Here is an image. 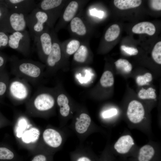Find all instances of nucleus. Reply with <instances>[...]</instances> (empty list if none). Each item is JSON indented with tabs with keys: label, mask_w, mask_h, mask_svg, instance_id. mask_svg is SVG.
<instances>
[{
	"label": "nucleus",
	"mask_w": 161,
	"mask_h": 161,
	"mask_svg": "<svg viewBox=\"0 0 161 161\" xmlns=\"http://www.w3.org/2000/svg\"><path fill=\"white\" fill-rule=\"evenodd\" d=\"M11 72L15 77L23 79L34 86L40 81L45 66L30 60L20 59L15 55L9 58Z\"/></svg>",
	"instance_id": "1"
},
{
	"label": "nucleus",
	"mask_w": 161,
	"mask_h": 161,
	"mask_svg": "<svg viewBox=\"0 0 161 161\" xmlns=\"http://www.w3.org/2000/svg\"><path fill=\"white\" fill-rule=\"evenodd\" d=\"M49 92L37 89L27 102L28 110L31 113H40L50 110L54 106V96Z\"/></svg>",
	"instance_id": "2"
},
{
	"label": "nucleus",
	"mask_w": 161,
	"mask_h": 161,
	"mask_svg": "<svg viewBox=\"0 0 161 161\" xmlns=\"http://www.w3.org/2000/svg\"><path fill=\"white\" fill-rule=\"evenodd\" d=\"M31 89L24 79L15 77L10 80L6 95L14 103L27 102L31 96Z\"/></svg>",
	"instance_id": "3"
},
{
	"label": "nucleus",
	"mask_w": 161,
	"mask_h": 161,
	"mask_svg": "<svg viewBox=\"0 0 161 161\" xmlns=\"http://www.w3.org/2000/svg\"><path fill=\"white\" fill-rule=\"evenodd\" d=\"M27 15L9 10L7 16L0 22V30L12 33L26 30L27 27L26 17Z\"/></svg>",
	"instance_id": "4"
},
{
	"label": "nucleus",
	"mask_w": 161,
	"mask_h": 161,
	"mask_svg": "<svg viewBox=\"0 0 161 161\" xmlns=\"http://www.w3.org/2000/svg\"><path fill=\"white\" fill-rule=\"evenodd\" d=\"M48 20L47 14L37 7L27 16V27L33 40L44 31Z\"/></svg>",
	"instance_id": "5"
},
{
	"label": "nucleus",
	"mask_w": 161,
	"mask_h": 161,
	"mask_svg": "<svg viewBox=\"0 0 161 161\" xmlns=\"http://www.w3.org/2000/svg\"><path fill=\"white\" fill-rule=\"evenodd\" d=\"M68 2L63 0H43L37 4L36 7L48 15L49 20L47 24L50 29L54 28V24L60 17L63 7Z\"/></svg>",
	"instance_id": "6"
},
{
	"label": "nucleus",
	"mask_w": 161,
	"mask_h": 161,
	"mask_svg": "<svg viewBox=\"0 0 161 161\" xmlns=\"http://www.w3.org/2000/svg\"><path fill=\"white\" fill-rule=\"evenodd\" d=\"M30 38L27 30L14 32L9 35L8 47L27 56L31 52Z\"/></svg>",
	"instance_id": "7"
},
{
	"label": "nucleus",
	"mask_w": 161,
	"mask_h": 161,
	"mask_svg": "<svg viewBox=\"0 0 161 161\" xmlns=\"http://www.w3.org/2000/svg\"><path fill=\"white\" fill-rule=\"evenodd\" d=\"M34 41L35 43L39 58L42 62L45 63L47 56L51 52L52 45L50 29L47 24L44 31Z\"/></svg>",
	"instance_id": "8"
},
{
	"label": "nucleus",
	"mask_w": 161,
	"mask_h": 161,
	"mask_svg": "<svg viewBox=\"0 0 161 161\" xmlns=\"http://www.w3.org/2000/svg\"><path fill=\"white\" fill-rule=\"evenodd\" d=\"M86 1L73 0L69 1L66 4L64 12L61 13L59 21L54 30L56 32L63 27L67 23L77 16L79 11L85 4Z\"/></svg>",
	"instance_id": "9"
},
{
	"label": "nucleus",
	"mask_w": 161,
	"mask_h": 161,
	"mask_svg": "<svg viewBox=\"0 0 161 161\" xmlns=\"http://www.w3.org/2000/svg\"><path fill=\"white\" fill-rule=\"evenodd\" d=\"M52 39L51 52L47 56L45 63L49 70L54 69L59 64L62 58V50L61 43L59 41L54 28L50 29Z\"/></svg>",
	"instance_id": "10"
},
{
	"label": "nucleus",
	"mask_w": 161,
	"mask_h": 161,
	"mask_svg": "<svg viewBox=\"0 0 161 161\" xmlns=\"http://www.w3.org/2000/svg\"><path fill=\"white\" fill-rule=\"evenodd\" d=\"M145 112L142 104L136 100H133L129 103L126 115L129 121L132 123L138 124L145 118Z\"/></svg>",
	"instance_id": "11"
},
{
	"label": "nucleus",
	"mask_w": 161,
	"mask_h": 161,
	"mask_svg": "<svg viewBox=\"0 0 161 161\" xmlns=\"http://www.w3.org/2000/svg\"><path fill=\"white\" fill-rule=\"evenodd\" d=\"M69 30L76 38L85 39L88 37V24L79 16L77 15L70 22Z\"/></svg>",
	"instance_id": "12"
},
{
	"label": "nucleus",
	"mask_w": 161,
	"mask_h": 161,
	"mask_svg": "<svg viewBox=\"0 0 161 161\" xmlns=\"http://www.w3.org/2000/svg\"><path fill=\"white\" fill-rule=\"evenodd\" d=\"M9 10L28 15L36 7L37 3L34 0H4Z\"/></svg>",
	"instance_id": "13"
},
{
	"label": "nucleus",
	"mask_w": 161,
	"mask_h": 161,
	"mask_svg": "<svg viewBox=\"0 0 161 161\" xmlns=\"http://www.w3.org/2000/svg\"><path fill=\"white\" fill-rule=\"evenodd\" d=\"M134 144L132 137L129 134L120 137L115 143L114 147L118 154H125L128 153Z\"/></svg>",
	"instance_id": "14"
},
{
	"label": "nucleus",
	"mask_w": 161,
	"mask_h": 161,
	"mask_svg": "<svg viewBox=\"0 0 161 161\" xmlns=\"http://www.w3.org/2000/svg\"><path fill=\"white\" fill-rule=\"evenodd\" d=\"M43 138L47 145L54 148L59 147L62 141V137L60 133L52 129H47L44 131Z\"/></svg>",
	"instance_id": "15"
},
{
	"label": "nucleus",
	"mask_w": 161,
	"mask_h": 161,
	"mask_svg": "<svg viewBox=\"0 0 161 161\" xmlns=\"http://www.w3.org/2000/svg\"><path fill=\"white\" fill-rule=\"evenodd\" d=\"M82 42L79 39L75 38L69 39L61 43L62 49L68 55H72L78 50Z\"/></svg>",
	"instance_id": "16"
},
{
	"label": "nucleus",
	"mask_w": 161,
	"mask_h": 161,
	"mask_svg": "<svg viewBox=\"0 0 161 161\" xmlns=\"http://www.w3.org/2000/svg\"><path fill=\"white\" fill-rule=\"evenodd\" d=\"M132 31L137 34L146 33L152 35L155 33L156 28L154 25L149 22H143L135 25L132 28Z\"/></svg>",
	"instance_id": "17"
},
{
	"label": "nucleus",
	"mask_w": 161,
	"mask_h": 161,
	"mask_svg": "<svg viewBox=\"0 0 161 161\" xmlns=\"http://www.w3.org/2000/svg\"><path fill=\"white\" fill-rule=\"evenodd\" d=\"M91 122V118L88 114L85 113L81 114L75 123L76 131L79 134L84 133L89 127Z\"/></svg>",
	"instance_id": "18"
},
{
	"label": "nucleus",
	"mask_w": 161,
	"mask_h": 161,
	"mask_svg": "<svg viewBox=\"0 0 161 161\" xmlns=\"http://www.w3.org/2000/svg\"><path fill=\"white\" fill-rule=\"evenodd\" d=\"M89 52L87 41H82L79 47L74 54V60L78 63H85L88 58Z\"/></svg>",
	"instance_id": "19"
},
{
	"label": "nucleus",
	"mask_w": 161,
	"mask_h": 161,
	"mask_svg": "<svg viewBox=\"0 0 161 161\" xmlns=\"http://www.w3.org/2000/svg\"><path fill=\"white\" fill-rule=\"evenodd\" d=\"M155 150L151 145L146 144L139 149L137 156L138 161H151L154 157Z\"/></svg>",
	"instance_id": "20"
},
{
	"label": "nucleus",
	"mask_w": 161,
	"mask_h": 161,
	"mask_svg": "<svg viewBox=\"0 0 161 161\" xmlns=\"http://www.w3.org/2000/svg\"><path fill=\"white\" fill-rule=\"evenodd\" d=\"M10 80L9 74L5 69L0 72V102L6 95Z\"/></svg>",
	"instance_id": "21"
},
{
	"label": "nucleus",
	"mask_w": 161,
	"mask_h": 161,
	"mask_svg": "<svg viewBox=\"0 0 161 161\" xmlns=\"http://www.w3.org/2000/svg\"><path fill=\"white\" fill-rule=\"evenodd\" d=\"M57 103L60 107V113L63 117L68 116L69 114L70 107L68 104L69 100L66 96L61 94L58 95L57 98Z\"/></svg>",
	"instance_id": "22"
},
{
	"label": "nucleus",
	"mask_w": 161,
	"mask_h": 161,
	"mask_svg": "<svg viewBox=\"0 0 161 161\" xmlns=\"http://www.w3.org/2000/svg\"><path fill=\"white\" fill-rule=\"evenodd\" d=\"M140 0H115L114 1L115 6L120 10H126L136 7L141 4Z\"/></svg>",
	"instance_id": "23"
},
{
	"label": "nucleus",
	"mask_w": 161,
	"mask_h": 161,
	"mask_svg": "<svg viewBox=\"0 0 161 161\" xmlns=\"http://www.w3.org/2000/svg\"><path fill=\"white\" fill-rule=\"evenodd\" d=\"M120 32V29L118 25H112L106 31L104 35V39L108 42L112 41L118 37Z\"/></svg>",
	"instance_id": "24"
},
{
	"label": "nucleus",
	"mask_w": 161,
	"mask_h": 161,
	"mask_svg": "<svg viewBox=\"0 0 161 161\" xmlns=\"http://www.w3.org/2000/svg\"><path fill=\"white\" fill-rule=\"evenodd\" d=\"M100 83L101 85L104 87L112 86L114 83V78L112 73L108 70L105 71L100 78Z\"/></svg>",
	"instance_id": "25"
},
{
	"label": "nucleus",
	"mask_w": 161,
	"mask_h": 161,
	"mask_svg": "<svg viewBox=\"0 0 161 161\" xmlns=\"http://www.w3.org/2000/svg\"><path fill=\"white\" fill-rule=\"evenodd\" d=\"M138 97L142 99H154L157 97L155 90L152 87L147 89L142 88L139 92Z\"/></svg>",
	"instance_id": "26"
},
{
	"label": "nucleus",
	"mask_w": 161,
	"mask_h": 161,
	"mask_svg": "<svg viewBox=\"0 0 161 161\" xmlns=\"http://www.w3.org/2000/svg\"><path fill=\"white\" fill-rule=\"evenodd\" d=\"M114 64L117 69L125 73H129L132 70V65L126 59H120L115 62Z\"/></svg>",
	"instance_id": "27"
},
{
	"label": "nucleus",
	"mask_w": 161,
	"mask_h": 161,
	"mask_svg": "<svg viewBox=\"0 0 161 161\" xmlns=\"http://www.w3.org/2000/svg\"><path fill=\"white\" fill-rule=\"evenodd\" d=\"M16 158L14 153L8 148L4 147H0V160L10 161Z\"/></svg>",
	"instance_id": "28"
},
{
	"label": "nucleus",
	"mask_w": 161,
	"mask_h": 161,
	"mask_svg": "<svg viewBox=\"0 0 161 161\" xmlns=\"http://www.w3.org/2000/svg\"><path fill=\"white\" fill-rule=\"evenodd\" d=\"M152 56L154 61L158 64H161V42H157L154 46L152 52Z\"/></svg>",
	"instance_id": "29"
},
{
	"label": "nucleus",
	"mask_w": 161,
	"mask_h": 161,
	"mask_svg": "<svg viewBox=\"0 0 161 161\" xmlns=\"http://www.w3.org/2000/svg\"><path fill=\"white\" fill-rule=\"evenodd\" d=\"M152 74L149 72L145 73L142 75L138 76L136 79L137 84L140 86H143L147 84L152 80Z\"/></svg>",
	"instance_id": "30"
},
{
	"label": "nucleus",
	"mask_w": 161,
	"mask_h": 161,
	"mask_svg": "<svg viewBox=\"0 0 161 161\" xmlns=\"http://www.w3.org/2000/svg\"><path fill=\"white\" fill-rule=\"evenodd\" d=\"M9 35L0 30V50L8 47Z\"/></svg>",
	"instance_id": "31"
},
{
	"label": "nucleus",
	"mask_w": 161,
	"mask_h": 161,
	"mask_svg": "<svg viewBox=\"0 0 161 161\" xmlns=\"http://www.w3.org/2000/svg\"><path fill=\"white\" fill-rule=\"evenodd\" d=\"M9 10L4 0H0V22L7 15Z\"/></svg>",
	"instance_id": "32"
},
{
	"label": "nucleus",
	"mask_w": 161,
	"mask_h": 161,
	"mask_svg": "<svg viewBox=\"0 0 161 161\" xmlns=\"http://www.w3.org/2000/svg\"><path fill=\"white\" fill-rule=\"evenodd\" d=\"M122 50L127 54L131 55H136L138 53V50L134 48L122 45L121 47Z\"/></svg>",
	"instance_id": "33"
},
{
	"label": "nucleus",
	"mask_w": 161,
	"mask_h": 161,
	"mask_svg": "<svg viewBox=\"0 0 161 161\" xmlns=\"http://www.w3.org/2000/svg\"><path fill=\"white\" fill-rule=\"evenodd\" d=\"M117 113V110L115 108H112L104 111L102 114V117L104 118H108L116 115Z\"/></svg>",
	"instance_id": "34"
},
{
	"label": "nucleus",
	"mask_w": 161,
	"mask_h": 161,
	"mask_svg": "<svg viewBox=\"0 0 161 161\" xmlns=\"http://www.w3.org/2000/svg\"><path fill=\"white\" fill-rule=\"evenodd\" d=\"M50 157L44 154H39L35 155L31 161H51Z\"/></svg>",
	"instance_id": "35"
},
{
	"label": "nucleus",
	"mask_w": 161,
	"mask_h": 161,
	"mask_svg": "<svg viewBox=\"0 0 161 161\" xmlns=\"http://www.w3.org/2000/svg\"><path fill=\"white\" fill-rule=\"evenodd\" d=\"M9 58L0 52V70L5 69L6 65Z\"/></svg>",
	"instance_id": "36"
},
{
	"label": "nucleus",
	"mask_w": 161,
	"mask_h": 161,
	"mask_svg": "<svg viewBox=\"0 0 161 161\" xmlns=\"http://www.w3.org/2000/svg\"><path fill=\"white\" fill-rule=\"evenodd\" d=\"M150 6L153 9L156 10H161V0L150 1Z\"/></svg>",
	"instance_id": "37"
},
{
	"label": "nucleus",
	"mask_w": 161,
	"mask_h": 161,
	"mask_svg": "<svg viewBox=\"0 0 161 161\" xmlns=\"http://www.w3.org/2000/svg\"><path fill=\"white\" fill-rule=\"evenodd\" d=\"M90 13L92 16H95L99 18H102L104 15V12L101 10H98L95 8L90 10Z\"/></svg>",
	"instance_id": "38"
},
{
	"label": "nucleus",
	"mask_w": 161,
	"mask_h": 161,
	"mask_svg": "<svg viewBox=\"0 0 161 161\" xmlns=\"http://www.w3.org/2000/svg\"><path fill=\"white\" fill-rule=\"evenodd\" d=\"M74 161H94L90 157L84 155L77 156L74 159Z\"/></svg>",
	"instance_id": "39"
},
{
	"label": "nucleus",
	"mask_w": 161,
	"mask_h": 161,
	"mask_svg": "<svg viewBox=\"0 0 161 161\" xmlns=\"http://www.w3.org/2000/svg\"><path fill=\"white\" fill-rule=\"evenodd\" d=\"M4 69H3V70H4ZM0 70V72L2 71V70Z\"/></svg>",
	"instance_id": "40"
}]
</instances>
